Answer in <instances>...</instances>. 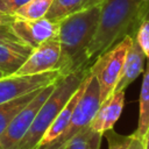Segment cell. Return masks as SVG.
I'll return each mask as SVG.
<instances>
[{
	"label": "cell",
	"mask_w": 149,
	"mask_h": 149,
	"mask_svg": "<svg viewBox=\"0 0 149 149\" xmlns=\"http://www.w3.org/2000/svg\"><path fill=\"white\" fill-rule=\"evenodd\" d=\"M148 2L149 0H105L101 3L98 28L86 51L90 66L98 56L113 48L126 36H135L144 19Z\"/></svg>",
	"instance_id": "1"
},
{
	"label": "cell",
	"mask_w": 149,
	"mask_h": 149,
	"mask_svg": "<svg viewBox=\"0 0 149 149\" xmlns=\"http://www.w3.org/2000/svg\"><path fill=\"white\" fill-rule=\"evenodd\" d=\"M100 12L101 5H95L83 8L59 21L58 40L64 76L90 68L86 51L95 35Z\"/></svg>",
	"instance_id": "2"
},
{
	"label": "cell",
	"mask_w": 149,
	"mask_h": 149,
	"mask_svg": "<svg viewBox=\"0 0 149 149\" xmlns=\"http://www.w3.org/2000/svg\"><path fill=\"white\" fill-rule=\"evenodd\" d=\"M88 73L90 68L62 76L56 81L55 88L40 107L30 128L21 141L19 149H37L48 128L68 104L70 98L79 88Z\"/></svg>",
	"instance_id": "3"
},
{
	"label": "cell",
	"mask_w": 149,
	"mask_h": 149,
	"mask_svg": "<svg viewBox=\"0 0 149 149\" xmlns=\"http://www.w3.org/2000/svg\"><path fill=\"white\" fill-rule=\"evenodd\" d=\"M100 88L97 78L92 74L91 79L85 88V92L80 97L74 111L71 115L70 122L64 132L48 144L41 146L37 149H65L69 142L83 129L88 127L95 116V113L100 106Z\"/></svg>",
	"instance_id": "4"
},
{
	"label": "cell",
	"mask_w": 149,
	"mask_h": 149,
	"mask_svg": "<svg viewBox=\"0 0 149 149\" xmlns=\"http://www.w3.org/2000/svg\"><path fill=\"white\" fill-rule=\"evenodd\" d=\"M134 36L128 35L113 48L101 54L90 66V72L97 78L100 88V101L106 100L114 91L122 72L128 49Z\"/></svg>",
	"instance_id": "5"
},
{
	"label": "cell",
	"mask_w": 149,
	"mask_h": 149,
	"mask_svg": "<svg viewBox=\"0 0 149 149\" xmlns=\"http://www.w3.org/2000/svg\"><path fill=\"white\" fill-rule=\"evenodd\" d=\"M55 84L43 87L36 97L12 120L5 132L0 135V149H19V146L30 128L40 107L55 88Z\"/></svg>",
	"instance_id": "6"
},
{
	"label": "cell",
	"mask_w": 149,
	"mask_h": 149,
	"mask_svg": "<svg viewBox=\"0 0 149 149\" xmlns=\"http://www.w3.org/2000/svg\"><path fill=\"white\" fill-rule=\"evenodd\" d=\"M56 70L63 73L62 50L58 35L34 48L27 61L14 76H29Z\"/></svg>",
	"instance_id": "7"
},
{
	"label": "cell",
	"mask_w": 149,
	"mask_h": 149,
	"mask_svg": "<svg viewBox=\"0 0 149 149\" xmlns=\"http://www.w3.org/2000/svg\"><path fill=\"white\" fill-rule=\"evenodd\" d=\"M62 76L61 71H48L29 76H7L0 78V104L28 94L35 90L43 88L57 81Z\"/></svg>",
	"instance_id": "8"
},
{
	"label": "cell",
	"mask_w": 149,
	"mask_h": 149,
	"mask_svg": "<svg viewBox=\"0 0 149 149\" xmlns=\"http://www.w3.org/2000/svg\"><path fill=\"white\" fill-rule=\"evenodd\" d=\"M16 36L30 48H36L41 43L58 35L59 21L41 17L35 20L15 17L10 23Z\"/></svg>",
	"instance_id": "9"
},
{
	"label": "cell",
	"mask_w": 149,
	"mask_h": 149,
	"mask_svg": "<svg viewBox=\"0 0 149 149\" xmlns=\"http://www.w3.org/2000/svg\"><path fill=\"white\" fill-rule=\"evenodd\" d=\"M125 104V91L112 93L106 100H104L91 122V127L104 134L106 130L113 129L115 122L119 120Z\"/></svg>",
	"instance_id": "10"
},
{
	"label": "cell",
	"mask_w": 149,
	"mask_h": 149,
	"mask_svg": "<svg viewBox=\"0 0 149 149\" xmlns=\"http://www.w3.org/2000/svg\"><path fill=\"white\" fill-rule=\"evenodd\" d=\"M146 54L143 52L142 48L140 47L139 42L136 41L135 36L133 38L132 45L127 51L126 59L122 66V72L119 78V81L113 91L114 92H122L127 88L128 85H130L144 71V59Z\"/></svg>",
	"instance_id": "11"
},
{
	"label": "cell",
	"mask_w": 149,
	"mask_h": 149,
	"mask_svg": "<svg viewBox=\"0 0 149 149\" xmlns=\"http://www.w3.org/2000/svg\"><path fill=\"white\" fill-rule=\"evenodd\" d=\"M91 76H92V73L90 72L88 74H87V77L84 79V81L81 83V85L79 86V88L74 92V94L70 98V100L68 101V104L64 106V108L61 111V113L57 115V118L55 119V121L51 123V126L48 128V130L45 132V134H44V136H43V139L41 140V142H40V144H38V147H41V146H44V144H48V143H50L51 141H54L56 137H58L63 132H64V129L68 127V125H69V122H70V119H71V115H72V113H73V111H74V107H76V105L78 104V101H79V99H80V97L83 95V93L85 92V88H86V86H87V84H88V81H90V79H91ZM37 147V148H38Z\"/></svg>",
	"instance_id": "12"
},
{
	"label": "cell",
	"mask_w": 149,
	"mask_h": 149,
	"mask_svg": "<svg viewBox=\"0 0 149 149\" xmlns=\"http://www.w3.org/2000/svg\"><path fill=\"white\" fill-rule=\"evenodd\" d=\"M33 48L23 43L0 44V71L7 77L13 76L27 61Z\"/></svg>",
	"instance_id": "13"
},
{
	"label": "cell",
	"mask_w": 149,
	"mask_h": 149,
	"mask_svg": "<svg viewBox=\"0 0 149 149\" xmlns=\"http://www.w3.org/2000/svg\"><path fill=\"white\" fill-rule=\"evenodd\" d=\"M148 128H149V61L147 63L143 73V80H142L140 100H139V121L136 129L132 134L133 137L144 140Z\"/></svg>",
	"instance_id": "14"
},
{
	"label": "cell",
	"mask_w": 149,
	"mask_h": 149,
	"mask_svg": "<svg viewBox=\"0 0 149 149\" xmlns=\"http://www.w3.org/2000/svg\"><path fill=\"white\" fill-rule=\"evenodd\" d=\"M41 90L42 88L35 90L28 94H24L19 98L12 99L7 102L0 104V135L5 132V129L12 122V120L36 97V94Z\"/></svg>",
	"instance_id": "15"
},
{
	"label": "cell",
	"mask_w": 149,
	"mask_h": 149,
	"mask_svg": "<svg viewBox=\"0 0 149 149\" xmlns=\"http://www.w3.org/2000/svg\"><path fill=\"white\" fill-rule=\"evenodd\" d=\"M87 1L88 0H54L45 17L54 21H61L65 16L83 9Z\"/></svg>",
	"instance_id": "16"
},
{
	"label": "cell",
	"mask_w": 149,
	"mask_h": 149,
	"mask_svg": "<svg viewBox=\"0 0 149 149\" xmlns=\"http://www.w3.org/2000/svg\"><path fill=\"white\" fill-rule=\"evenodd\" d=\"M104 134L94 130L91 126L79 132L65 149H100Z\"/></svg>",
	"instance_id": "17"
},
{
	"label": "cell",
	"mask_w": 149,
	"mask_h": 149,
	"mask_svg": "<svg viewBox=\"0 0 149 149\" xmlns=\"http://www.w3.org/2000/svg\"><path fill=\"white\" fill-rule=\"evenodd\" d=\"M52 1L54 0H29L27 3H24L19 9H16L14 15L16 17L28 19V20L44 17Z\"/></svg>",
	"instance_id": "18"
},
{
	"label": "cell",
	"mask_w": 149,
	"mask_h": 149,
	"mask_svg": "<svg viewBox=\"0 0 149 149\" xmlns=\"http://www.w3.org/2000/svg\"><path fill=\"white\" fill-rule=\"evenodd\" d=\"M104 136L107 140L108 149H128L133 140L132 135H121L116 133L114 128L106 130L104 133Z\"/></svg>",
	"instance_id": "19"
},
{
	"label": "cell",
	"mask_w": 149,
	"mask_h": 149,
	"mask_svg": "<svg viewBox=\"0 0 149 149\" xmlns=\"http://www.w3.org/2000/svg\"><path fill=\"white\" fill-rule=\"evenodd\" d=\"M135 38L146 54L147 58H149V20H142L135 34Z\"/></svg>",
	"instance_id": "20"
},
{
	"label": "cell",
	"mask_w": 149,
	"mask_h": 149,
	"mask_svg": "<svg viewBox=\"0 0 149 149\" xmlns=\"http://www.w3.org/2000/svg\"><path fill=\"white\" fill-rule=\"evenodd\" d=\"M6 43H23V42L16 36L10 24H0V44H6Z\"/></svg>",
	"instance_id": "21"
},
{
	"label": "cell",
	"mask_w": 149,
	"mask_h": 149,
	"mask_svg": "<svg viewBox=\"0 0 149 149\" xmlns=\"http://www.w3.org/2000/svg\"><path fill=\"white\" fill-rule=\"evenodd\" d=\"M29 0H0V10L7 14H13L21 6L27 3Z\"/></svg>",
	"instance_id": "22"
},
{
	"label": "cell",
	"mask_w": 149,
	"mask_h": 149,
	"mask_svg": "<svg viewBox=\"0 0 149 149\" xmlns=\"http://www.w3.org/2000/svg\"><path fill=\"white\" fill-rule=\"evenodd\" d=\"M15 15L13 14H7L0 10V24H10L15 20Z\"/></svg>",
	"instance_id": "23"
},
{
	"label": "cell",
	"mask_w": 149,
	"mask_h": 149,
	"mask_svg": "<svg viewBox=\"0 0 149 149\" xmlns=\"http://www.w3.org/2000/svg\"><path fill=\"white\" fill-rule=\"evenodd\" d=\"M128 149H144V140L137 139V137H133Z\"/></svg>",
	"instance_id": "24"
},
{
	"label": "cell",
	"mask_w": 149,
	"mask_h": 149,
	"mask_svg": "<svg viewBox=\"0 0 149 149\" xmlns=\"http://www.w3.org/2000/svg\"><path fill=\"white\" fill-rule=\"evenodd\" d=\"M104 1H105V0H88V1L86 2V5H85L84 8H86V7H91V6H95V5H101Z\"/></svg>",
	"instance_id": "25"
},
{
	"label": "cell",
	"mask_w": 149,
	"mask_h": 149,
	"mask_svg": "<svg viewBox=\"0 0 149 149\" xmlns=\"http://www.w3.org/2000/svg\"><path fill=\"white\" fill-rule=\"evenodd\" d=\"M144 149H149V128H148L147 134L144 136Z\"/></svg>",
	"instance_id": "26"
},
{
	"label": "cell",
	"mask_w": 149,
	"mask_h": 149,
	"mask_svg": "<svg viewBox=\"0 0 149 149\" xmlns=\"http://www.w3.org/2000/svg\"><path fill=\"white\" fill-rule=\"evenodd\" d=\"M144 19L149 20V2H148V6H147V9H146V13H144Z\"/></svg>",
	"instance_id": "27"
},
{
	"label": "cell",
	"mask_w": 149,
	"mask_h": 149,
	"mask_svg": "<svg viewBox=\"0 0 149 149\" xmlns=\"http://www.w3.org/2000/svg\"><path fill=\"white\" fill-rule=\"evenodd\" d=\"M2 77H6V76H5V74H3V73L0 71V78H2Z\"/></svg>",
	"instance_id": "28"
}]
</instances>
